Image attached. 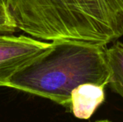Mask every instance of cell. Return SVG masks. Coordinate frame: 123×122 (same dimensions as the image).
<instances>
[{
  "label": "cell",
  "instance_id": "cell-8",
  "mask_svg": "<svg viewBox=\"0 0 123 122\" xmlns=\"http://www.w3.org/2000/svg\"><path fill=\"white\" fill-rule=\"evenodd\" d=\"M3 3H6V0H0V4H3Z\"/></svg>",
  "mask_w": 123,
  "mask_h": 122
},
{
  "label": "cell",
  "instance_id": "cell-3",
  "mask_svg": "<svg viewBox=\"0 0 123 122\" xmlns=\"http://www.w3.org/2000/svg\"><path fill=\"white\" fill-rule=\"evenodd\" d=\"M49 44L30 36L0 33V87H7L12 76L44 52Z\"/></svg>",
  "mask_w": 123,
  "mask_h": 122
},
{
  "label": "cell",
  "instance_id": "cell-4",
  "mask_svg": "<svg viewBox=\"0 0 123 122\" xmlns=\"http://www.w3.org/2000/svg\"><path fill=\"white\" fill-rule=\"evenodd\" d=\"M105 86L83 84L77 86L70 95V111L78 119H90L105 99Z\"/></svg>",
  "mask_w": 123,
  "mask_h": 122
},
{
  "label": "cell",
  "instance_id": "cell-1",
  "mask_svg": "<svg viewBox=\"0 0 123 122\" xmlns=\"http://www.w3.org/2000/svg\"><path fill=\"white\" fill-rule=\"evenodd\" d=\"M16 27L46 42L106 46L123 36V0H6Z\"/></svg>",
  "mask_w": 123,
  "mask_h": 122
},
{
  "label": "cell",
  "instance_id": "cell-6",
  "mask_svg": "<svg viewBox=\"0 0 123 122\" xmlns=\"http://www.w3.org/2000/svg\"><path fill=\"white\" fill-rule=\"evenodd\" d=\"M18 30L10 15L7 3L0 4V33L3 34H13Z\"/></svg>",
  "mask_w": 123,
  "mask_h": 122
},
{
  "label": "cell",
  "instance_id": "cell-5",
  "mask_svg": "<svg viewBox=\"0 0 123 122\" xmlns=\"http://www.w3.org/2000/svg\"><path fill=\"white\" fill-rule=\"evenodd\" d=\"M105 59L109 72L108 85L123 99V42H116L105 48Z\"/></svg>",
  "mask_w": 123,
  "mask_h": 122
},
{
  "label": "cell",
  "instance_id": "cell-2",
  "mask_svg": "<svg viewBox=\"0 0 123 122\" xmlns=\"http://www.w3.org/2000/svg\"><path fill=\"white\" fill-rule=\"evenodd\" d=\"M105 46L56 40L18 70L7 87L49 99L69 109L70 95L83 84L106 86Z\"/></svg>",
  "mask_w": 123,
  "mask_h": 122
},
{
  "label": "cell",
  "instance_id": "cell-7",
  "mask_svg": "<svg viewBox=\"0 0 123 122\" xmlns=\"http://www.w3.org/2000/svg\"><path fill=\"white\" fill-rule=\"evenodd\" d=\"M96 122H111L108 120H101V121H96Z\"/></svg>",
  "mask_w": 123,
  "mask_h": 122
}]
</instances>
